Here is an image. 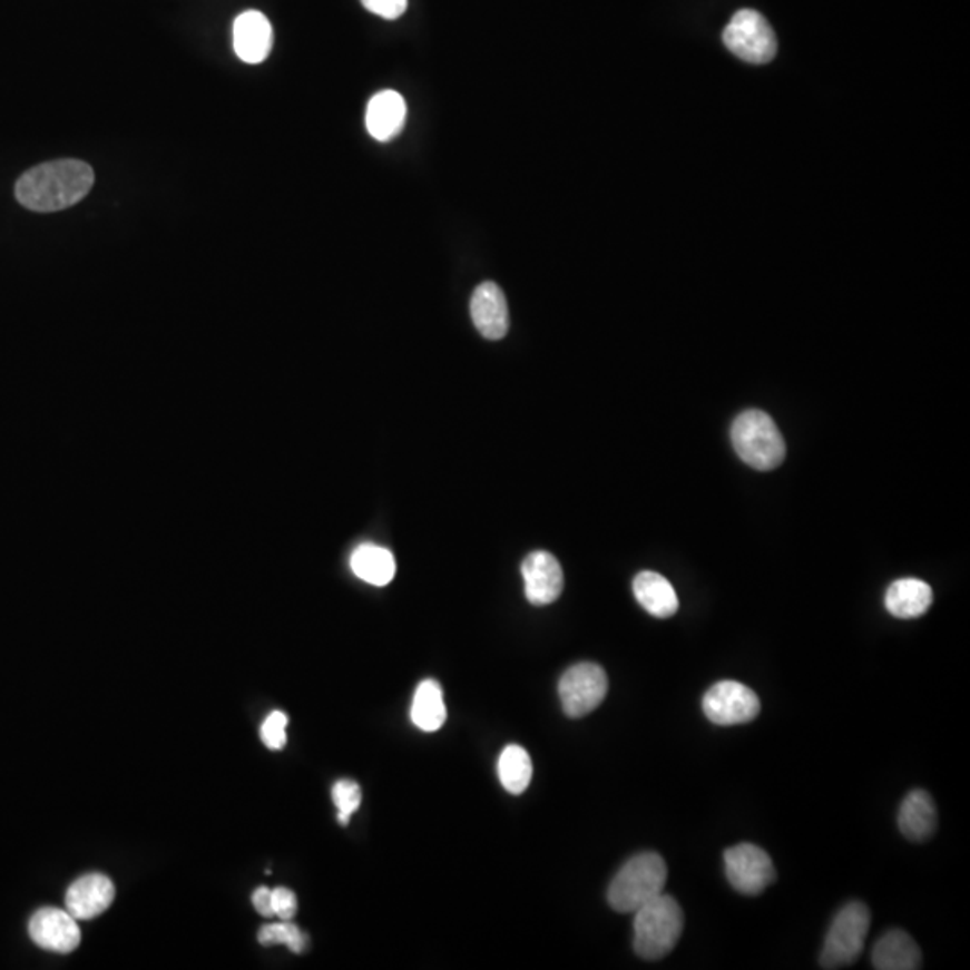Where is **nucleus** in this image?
Returning a JSON list of instances; mask_svg holds the SVG:
<instances>
[{
	"label": "nucleus",
	"instance_id": "ddd939ff",
	"mask_svg": "<svg viewBox=\"0 0 970 970\" xmlns=\"http://www.w3.org/2000/svg\"><path fill=\"white\" fill-rule=\"evenodd\" d=\"M471 316L480 335L488 340H500L509 331V306L506 295L498 284H480L471 297Z\"/></svg>",
	"mask_w": 970,
	"mask_h": 970
},
{
	"label": "nucleus",
	"instance_id": "4be33fe9",
	"mask_svg": "<svg viewBox=\"0 0 970 970\" xmlns=\"http://www.w3.org/2000/svg\"><path fill=\"white\" fill-rule=\"evenodd\" d=\"M498 776L507 793L521 794L532 782V761L529 753L518 744L503 749L498 758Z\"/></svg>",
	"mask_w": 970,
	"mask_h": 970
},
{
	"label": "nucleus",
	"instance_id": "a211bd4d",
	"mask_svg": "<svg viewBox=\"0 0 970 970\" xmlns=\"http://www.w3.org/2000/svg\"><path fill=\"white\" fill-rule=\"evenodd\" d=\"M636 600L647 614L656 618H669L679 609L674 586L656 571H640L633 580Z\"/></svg>",
	"mask_w": 970,
	"mask_h": 970
},
{
	"label": "nucleus",
	"instance_id": "aec40b11",
	"mask_svg": "<svg viewBox=\"0 0 970 970\" xmlns=\"http://www.w3.org/2000/svg\"><path fill=\"white\" fill-rule=\"evenodd\" d=\"M413 725L423 732H437L447 723L448 712L444 705L442 687L435 679H424L413 694L412 711H410Z\"/></svg>",
	"mask_w": 970,
	"mask_h": 970
},
{
	"label": "nucleus",
	"instance_id": "4468645a",
	"mask_svg": "<svg viewBox=\"0 0 970 970\" xmlns=\"http://www.w3.org/2000/svg\"><path fill=\"white\" fill-rule=\"evenodd\" d=\"M274 33L268 19L259 11H245L234 22V49L245 63H261L268 58Z\"/></svg>",
	"mask_w": 970,
	"mask_h": 970
},
{
	"label": "nucleus",
	"instance_id": "20e7f679",
	"mask_svg": "<svg viewBox=\"0 0 970 970\" xmlns=\"http://www.w3.org/2000/svg\"><path fill=\"white\" fill-rule=\"evenodd\" d=\"M732 442L737 455L758 471H771L784 462V437L775 421L762 410L738 413L732 424Z\"/></svg>",
	"mask_w": 970,
	"mask_h": 970
},
{
	"label": "nucleus",
	"instance_id": "1a4fd4ad",
	"mask_svg": "<svg viewBox=\"0 0 970 970\" xmlns=\"http://www.w3.org/2000/svg\"><path fill=\"white\" fill-rule=\"evenodd\" d=\"M725 870L732 888L743 895H758L776 879L770 855L752 843L726 850Z\"/></svg>",
	"mask_w": 970,
	"mask_h": 970
},
{
	"label": "nucleus",
	"instance_id": "6e6552de",
	"mask_svg": "<svg viewBox=\"0 0 970 970\" xmlns=\"http://www.w3.org/2000/svg\"><path fill=\"white\" fill-rule=\"evenodd\" d=\"M703 712L714 725H744L757 717L761 712V699L752 688L743 683H715L703 697Z\"/></svg>",
	"mask_w": 970,
	"mask_h": 970
},
{
	"label": "nucleus",
	"instance_id": "dca6fc26",
	"mask_svg": "<svg viewBox=\"0 0 970 970\" xmlns=\"http://www.w3.org/2000/svg\"><path fill=\"white\" fill-rule=\"evenodd\" d=\"M938 813L928 791L914 790L905 796L899 811V829L914 843L928 841L937 832Z\"/></svg>",
	"mask_w": 970,
	"mask_h": 970
},
{
	"label": "nucleus",
	"instance_id": "412c9836",
	"mask_svg": "<svg viewBox=\"0 0 970 970\" xmlns=\"http://www.w3.org/2000/svg\"><path fill=\"white\" fill-rule=\"evenodd\" d=\"M354 576L369 585L386 586L395 576V559L391 550L378 545L363 543L351 556Z\"/></svg>",
	"mask_w": 970,
	"mask_h": 970
},
{
	"label": "nucleus",
	"instance_id": "423d86ee",
	"mask_svg": "<svg viewBox=\"0 0 970 970\" xmlns=\"http://www.w3.org/2000/svg\"><path fill=\"white\" fill-rule=\"evenodd\" d=\"M729 52L747 63L762 66L776 55V37L767 20L753 10H741L729 20L723 33Z\"/></svg>",
	"mask_w": 970,
	"mask_h": 970
},
{
	"label": "nucleus",
	"instance_id": "f03ea898",
	"mask_svg": "<svg viewBox=\"0 0 970 970\" xmlns=\"http://www.w3.org/2000/svg\"><path fill=\"white\" fill-rule=\"evenodd\" d=\"M685 917L682 905L673 896H656L635 911L633 922V948L644 960L655 961L667 957L682 938Z\"/></svg>",
	"mask_w": 970,
	"mask_h": 970
},
{
	"label": "nucleus",
	"instance_id": "0eeeda50",
	"mask_svg": "<svg viewBox=\"0 0 970 970\" xmlns=\"http://www.w3.org/2000/svg\"><path fill=\"white\" fill-rule=\"evenodd\" d=\"M608 694V676L600 665L591 662L571 665L559 679L562 711L571 719L594 712Z\"/></svg>",
	"mask_w": 970,
	"mask_h": 970
},
{
	"label": "nucleus",
	"instance_id": "a878e982",
	"mask_svg": "<svg viewBox=\"0 0 970 970\" xmlns=\"http://www.w3.org/2000/svg\"><path fill=\"white\" fill-rule=\"evenodd\" d=\"M272 908L277 919L292 920L297 913V896L288 888H275L272 890Z\"/></svg>",
	"mask_w": 970,
	"mask_h": 970
},
{
	"label": "nucleus",
	"instance_id": "f3484780",
	"mask_svg": "<svg viewBox=\"0 0 970 970\" xmlns=\"http://www.w3.org/2000/svg\"><path fill=\"white\" fill-rule=\"evenodd\" d=\"M872 963L878 970H917L922 967V952L910 934L893 929L875 943Z\"/></svg>",
	"mask_w": 970,
	"mask_h": 970
},
{
	"label": "nucleus",
	"instance_id": "bb28decb",
	"mask_svg": "<svg viewBox=\"0 0 970 970\" xmlns=\"http://www.w3.org/2000/svg\"><path fill=\"white\" fill-rule=\"evenodd\" d=\"M362 2L371 13L386 20L400 19L409 6V0H362Z\"/></svg>",
	"mask_w": 970,
	"mask_h": 970
},
{
	"label": "nucleus",
	"instance_id": "b1692460",
	"mask_svg": "<svg viewBox=\"0 0 970 970\" xmlns=\"http://www.w3.org/2000/svg\"><path fill=\"white\" fill-rule=\"evenodd\" d=\"M333 802L339 809L340 825H349V820L360 809L362 803V790L353 781H339L333 787Z\"/></svg>",
	"mask_w": 970,
	"mask_h": 970
},
{
	"label": "nucleus",
	"instance_id": "39448f33",
	"mask_svg": "<svg viewBox=\"0 0 970 970\" xmlns=\"http://www.w3.org/2000/svg\"><path fill=\"white\" fill-rule=\"evenodd\" d=\"M870 929V911L863 902H850L829 928L823 943L820 966L823 969H843L854 966L863 952Z\"/></svg>",
	"mask_w": 970,
	"mask_h": 970
},
{
	"label": "nucleus",
	"instance_id": "cd10ccee",
	"mask_svg": "<svg viewBox=\"0 0 970 970\" xmlns=\"http://www.w3.org/2000/svg\"><path fill=\"white\" fill-rule=\"evenodd\" d=\"M252 902H254V908H256L257 913L263 914L266 919L274 917V908H272V890H270V888H257L254 895H252Z\"/></svg>",
	"mask_w": 970,
	"mask_h": 970
},
{
	"label": "nucleus",
	"instance_id": "6ab92c4d",
	"mask_svg": "<svg viewBox=\"0 0 970 970\" xmlns=\"http://www.w3.org/2000/svg\"><path fill=\"white\" fill-rule=\"evenodd\" d=\"M886 609L896 618H917L924 615L933 604V590L924 580L899 579L888 588L884 597Z\"/></svg>",
	"mask_w": 970,
	"mask_h": 970
},
{
	"label": "nucleus",
	"instance_id": "5701e85b",
	"mask_svg": "<svg viewBox=\"0 0 970 970\" xmlns=\"http://www.w3.org/2000/svg\"><path fill=\"white\" fill-rule=\"evenodd\" d=\"M257 938H259L261 945L284 943L295 954L304 952L307 945L306 934L302 933L301 929L293 924V922H290V920H281V922H274V924L263 925L259 929Z\"/></svg>",
	"mask_w": 970,
	"mask_h": 970
},
{
	"label": "nucleus",
	"instance_id": "2eb2a0df",
	"mask_svg": "<svg viewBox=\"0 0 970 970\" xmlns=\"http://www.w3.org/2000/svg\"><path fill=\"white\" fill-rule=\"evenodd\" d=\"M406 119V105L401 94L394 90H383L369 101L368 123L369 134L380 143H386L401 134Z\"/></svg>",
	"mask_w": 970,
	"mask_h": 970
},
{
	"label": "nucleus",
	"instance_id": "f8f14e48",
	"mask_svg": "<svg viewBox=\"0 0 970 970\" xmlns=\"http://www.w3.org/2000/svg\"><path fill=\"white\" fill-rule=\"evenodd\" d=\"M116 896L114 882L101 873H89L70 884L66 895V910L76 920L96 919L110 908Z\"/></svg>",
	"mask_w": 970,
	"mask_h": 970
},
{
	"label": "nucleus",
	"instance_id": "f257e3e1",
	"mask_svg": "<svg viewBox=\"0 0 970 970\" xmlns=\"http://www.w3.org/2000/svg\"><path fill=\"white\" fill-rule=\"evenodd\" d=\"M94 186V172L81 160H55L23 173L14 186L20 205L35 213H58L79 204Z\"/></svg>",
	"mask_w": 970,
	"mask_h": 970
},
{
	"label": "nucleus",
	"instance_id": "393cba45",
	"mask_svg": "<svg viewBox=\"0 0 970 970\" xmlns=\"http://www.w3.org/2000/svg\"><path fill=\"white\" fill-rule=\"evenodd\" d=\"M286 726L288 715L283 712H272L261 726V738L270 749H283L286 746Z\"/></svg>",
	"mask_w": 970,
	"mask_h": 970
},
{
	"label": "nucleus",
	"instance_id": "9d476101",
	"mask_svg": "<svg viewBox=\"0 0 970 970\" xmlns=\"http://www.w3.org/2000/svg\"><path fill=\"white\" fill-rule=\"evenodd\" d=\"M29 937L37 945L46 951L67 952L75 951L81 942L78 922L67 910L58 908H42L29 920Z\"/></svg>",
	"mask_w": 970,
	"mask_h": 970
},
{
	"label": "nucleus",
	"instance_id": "7ed1b4c3",
	"mask_svg": "<svg viewBox=\"0 0 970 970\" xmlns=\"http://www.w3.org/2000/svg\"><path fill=\"white\" fill-rule=\"evenodd\" d=\"M667 864L656 852L629 859L609 884V905L618 913H635L641 905L664 893Z\"/></svg>",
	"mask_w": 970,
	"mask_h": 970
},
{
	"label": "nucleus",
	"instance_id": "9b49d317",
	"mask_svg": "<svg viewBox=\"0 0 970 970\" xmlns=\"http://www.w3.org/2000/svg\"><path fill=\"white\" fill-rule=\"evenodd\" d=\"M521 576L525 580V597L535 606L556 602L562 594L565 576L552 553L543 550L529 553L521 565Z\"/></svg>",
	"mask_w": 970,
	"mask_h": 970
}]
</instances>
